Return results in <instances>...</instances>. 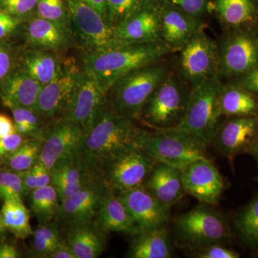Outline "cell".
Instances as JSON below:
<instances>
[{
	"label": "cell",
	"mask_w": 258,
	"mask_h": 258,
	"mask_svg": "<svg viewBox=\"0 0 258 258\" xmlns=\"http://www.w3.org/2000/svg\"><path fill=\"white\" fill-rule=\"evenodd\" d=\"M161 4L171 5L188 14L203 19L210 7V0H157Z\"/></svg>",
	"instance_id": "b9f144b4"
},
{
	"label": "cell",
	"mask_w": 258,
	"mask_h": 258,
	"mask_svg": "<svg viewBox=\"0 0 258 258\" xmlns=\"http://www.w3.org/2000/svg\"><path fill=\"white\" fill-rule=\"evenodd\" d=\"M25 23V40L30 48L60 53L76 42L71 30L37 15Z\"/></svg>",
	"instance_id": "44dd1931"
},
{
	"label": "cell",
	"mask_w": 258,
	"mask_h": 258,
	"mask_svg": "<svg viewBox=\"0 0 258 258\" xmlns=\"http://www.w3.org/2000/svg\"><path fill=\"white\" fill-rule=\"evenodd\" d=\"M96 217V226L103 232H122L132 236L138 233L124 204L108 186Z\"/></svg>",
	"instance_id": "d4e9b609"
},
{
	"label": "cell",
	"mask_w": 258,
	"mask_h": 258,
	"mask_svg": "<svg viewBox=\"0 0 258 258\" xmlns=\"http://www.w3.org/2000/svg\"><path fill=\"white\" fill-rule=\"evenodd\" d=\"M257 180H258V177H257Z\"/></svg>",
	"instance_id": "11a10c76"
},
{
	"label": "cell",
	"mask_w": 258,
	"mask_h": 258,
	"mask_svg": "<svg viewBox=\"0 0 258 258\" xmlns=\"http://www.w3.org/2000/svg\"><path fill=\"white\" fill-rule=\"evenodd\" d=\"M25 136L15 132L0 138V159L8 158L25 142Z\"/></svg>",
	"instance_id": "f6af8a7d"
},
{
	"label": "cell",
	"mask_w": 258,
	"mask_h": 258,
	"mask_svg": "<svg viewBox=\"0 0 258 258\" xmlns=\"http://www.w3.org/2000/svg\"><path fill=\"white\" fill-rule=\"evenodd\" d=\"M181 172L186 194L202 204L218 205L225 184L221 174L210 159L194 161Z\"/></svg>",
	"instance_id": "e0dca14e"
},
{
	"label": "cell",
	"mask_w": 258,
	"mask_h": 258,
	"mask_svg": "<svg viewBox=\"0 0 258 258\" xmlns=\"http://www.w3.org/2000/svg\"><path fill=\"white\" fill-rule=\"evenodd\" d=\"M222 116H258V96L232 82L223 84L220 91Z\"/></svg>",
	"instance_id": "f1b7e54d"
},
{
	"label": "cell",
	"mask_w": 258,
	"mask_h": 258,
	"mask_svg": "<svg viewBox=\"0 0 258 258\" xmlns=\"http://www.w3.org/2000/svg\"><path fill=\"white\" fill-rule=\"evenodd\" d=\"M180 76L196 88L205 81L219 77V45L200 28L179 50Z\"/></svg>",
	"instance_id": "9c48e42d"
},
{
	"label": "cell",
	"mask_w": 258,
	"mask_h": 258,
	"mask_svg": "<svg viewBox=\"0 0 258 258\" xmlns=\"http://www.w3.org/2000/svg\"><path fill=\"white\" fill-rule=\"evenodd\" d=\"M36 15L72 31L69 10L64 0H37Z\"/></svg>",
	"instance_id": "8d00e7d4"
},
{
	"label": "cell",
	"mask_w": 258,
	"mask_h": 258,
	"mask_svg": "<svg viewBox=\"0 0 258 258\" xmlns=\"http://www.w3.org/2000/svg\"><path fill=\"white\" fill-rule=\"evenodd\" d=\"M150 0H106L107 20L113 28Z\"/></svg>",
	"instance_id": "f35d334b"
},
{
	"label": "cell",
	"mask_w": 258,
	"mask_h": 258,
	"mask_svg": "<svg viewBox=\"0 0 258 258\" xmlns=\"http://www.w3.org/2000/svg\"><path fill=\"white\" fill-rule=\"evenodd\" d=\"M166 226L139 232L132 235L128 257L132 258H169L173 248Z\"/></svg>",
	"instance_id": "4316f807"
},
{
	"label": "cell",
	"mask_w": 258,
	"mask_h": 258,
	"mask_svg": "<svg viewBox=\"0 0 258 258\" xmlns=\"http://www.w3.org/2000/svg\"><path fill=\"white\" fill-rule=\"evenodd\" d=\"M149 131L108 106L90 128L83 132L76 159L96 177L122 154L143 150Z\"/></svg>",
	"instance_id": "6da1fadb"
},
{
	"label": "cell",
	"mask_w": 258,
	"mask_h": 258,
	"mask_svg": "<svg viewBox=\"0 0 258 258\" xmlns=\"http://www.w3.org/2000/svg\"><path fill=\"white\" fill-rule=\"evenodd\" d=\"M235 224L244 244L258 247V195L239 214Z\"/></svg>",
	"instance_id": "d6a6232c"
},
{
	"label": "cell",
	"mask_w": 258,
	"mask_h": 258,
	"mask_svg": "<svg viewBox=\"0 0 258 258\" xmlns=\"http://www.w3.org/2000/svg\"><path fill=\"white\" fill-rule=\"evenodd\" d=\"M103 17L107 21L106 0H82Z\"/></svg>",
	"instance_id": "f907efd6"
},
{
	"label": "cell",
	"mask_w": 258,
	"mask_h": 258,
	"mask_svg": "<svg viewBox=\"0 0 258 258\" xmlns=\"http://www.w3.org/2000/svg\"><path fill=\"white\" fill-rule=\"evenodd\" d=\"M32 235L35 252L47 257L62 241L58 227L54 222L41 225Z\"/></svg>",
	"instance_id": "d590c367"
},
{
	"label": "cell",
	"mask_w": 258,
	"mask_h": 258,
	"mask_svg": "<svg viewBox=\"0 0 258 258\" xmlns=\"http://www.w3.org/2000/svg\"><path fill=\"white\" fill-rule=\"evenodd\" d=\"M48 257L51 258H77L72 249L66 242L61 241L51 252Z\"/></svg>",
	"instance_id": "c3c4849f"
},
{
	"label": "cell",
	"mask_w": 258,
	"mask_h": 258,
	"mask_svg": "<svg viewBox=\"0 0 258 258\" xmlns=\"http://www.w3.org/2000/svg\"><path fill=\"white\" fill-rule=\"evenodd\" d=\"M23 23L0 9V40L11 36Z\"/></svg>",
	"instance_id": "7dc6e473"
},
{
	"label": "cell",
	"mask_w": 258,
	"mask_h": 258,
	"mask_svg": "<svg viewBox=\"0 0 258 258\" xmlns=\"http://www.w3.org/2000/svg\"><path fill=\"white\" fill-rule=\"evenodd\" d=\"M14 56L13 52L4 40H0V83L13 74Z\"/></svg>",
	"instance_id": "7bdbcfd3"
},
{
	"label": "cell",
	"mask_w": 258,
	"mask_h": 258,
	"mask_svg": "<svg viewBox=\"0 0 258 258\" xmlns=\"http://www.w3.org/2000/svg\"><path fill=\"white\" fill-rule=\"evenodd\" d=\"M249 153L258 159V139L256 141L255 143H254L253 147L251 148Z\"/></svg>",
	"instance_id": "f5cc1de1"
},
{
	"label": "cell",
	"mask_w": 258,
	"mask_h": 258,
	"mask_svg": "<svg viewBox=\"0 0 258 258\" xmlns=\"http://www.w3.org/2000/svg\"><path fill=\"white\" fill-rule=\"evenodd\" d=\"M28 191L51 184L50 169L37 161L28 170L18 172Z\"/></svg>",
	"instance_id": "60d3db41"
},
{
	"label": "cell",
	"mask_w": 258,
	"mask_h": 258,
	"mask_svg": "<svg viewBox=\"0 0 258 258\" xmlns=\"http://www.w3.org/2000/svg\"><path fill=\"white\" fill-rule=\"evenodd\" d=\"M191 91L180 74L171 71L148 100L141 119L155 130L174 128L184 117Z\"/></svg>",
	"instance_id": "5b68a950"
},
{
	"label": "cell",
	"mask_w": 258,
	"mask_h": 258,
	"mask_svg": "<svg viewBox=\"0 0 258 258\" xmlns=\"http://www.w3.org/2000/svg\"><path fill=\"white\" fill-rule=\"evenodd\" d=\"M41 142L35 139L25 141L16 152L7 158V164L16 172L28 170L38 161Z\"/></svg>",
	"instance_id": "e575fe53"
},
{
	"label": "cell",
	"mask_w": 258,
	"mask_h": 258,
	"mask_svg": "<svg viewBox=\"0 0 258 258\" xmlns=\"http://www.w3.org/2000/svg\"><path fill=\"white\" fill-rule=\"evenodd\" d=\"M64 60L60 52L29 47L20 57V70L44 86L58 75Z\"/></svg>",
	"instance_id": "484cf974"
},
{
	"label": "cell",
	"mask_w": 258,
	"mask_h": 258,
	"mask_svg": "<svg viewBox=\"0 0 258 258\" xmlns=\"http://www.w3.org/2000/svg\"><path fill=\"white\" fill-rule=\"evenodd\" d=\"M82 71L74 58L64 59L58 75L42 87L35 111L46 118L63 115Z\"/></svg>",
	"instance_id": "4fadbf2b"
},
{
	"label": "cell",
	"mask_w": 258,
	"mask_h": 258,
	"mask_svg": "<svg viewBox=\"0 0 258 258\" xmlns=\"http://www.w3.org/2000/svg\"><path fill=\"white\" fill-rule=\"evenodd\" d=\"M28 190L18 172H0V200L5 201H23Z\"/></svg>",
	"instance_id": "74e56055"
},
{
	"label": "cell",
	"mask_w": 258,
	"mask_h": 258,
	"mask_svg": "<svg viewBox=\"0 0 258 258\" xmlns=\"http://www.w3.org/2000/svg\"><path fill=\"white\" fill-rule=\"evenodd\" d=\"M108 106V91L83 69L62 118L80 125L85 132Z\"/></svg>",
	"instance_id": "8fae6325"
},
{
	"label": "cell",
	"mask_w": 258,
	"mask_h": 258,
	"mask_svg": "<svg viewBox=\"0 0 258 258\" xmlns=\"http://www.w3.org/2000/svg\"><path fill=\"white\" fill-rule=\"evenodd\" d=\"M143 150L156 162L181 171L194 161L209 159L206 148L173 128L149 132Z\"/></svg>",
	"instance_id": "ba28073f"
},
{
	"label": "cell",
	"mask_w": 258,
	"mask_h": 258,
	"mask_svg": "<svg viewBox=\"0 0 258 258\" xmlns=\"http://www.w3.org/2000/svg\"><path fill=\"white\" fill-rule=\"evenodd\" d=\"M37 0H0V9L25 23L37 14Z\"/></svg>",
	"instance_id": "ab89813d"
},
{
	"label": "cell",
	"mask_w": 258,
	"mask_h": 258,
	"mask_svg": "<svg viewBox=\"0 0 258 258\" xmlns=\"http://www.w3.org/2000/svg\"><path fill=\"white\" fill-rule=\"evenodd\" d=\"M174 52L164 42L126 44L99 53H83V69L107 91L118 79L134 70L160 60Z\"/></svg>",
	"instance_id": "7a4b0ae2"
},
{
	"label": "cell",
	"mask_w": 258,
	"mask_h": 258,
	"mask_svg": "<svg viewBox=\"0 0 258 258\" xmlns=\"http://www.w3.org/2000/svg\"><path fill=\"white\" fill-rule=\"evenodd\" d=\"M170 72L161 60L131 71L110 88V107L130 119H141L148 100Z\"/></svg>",
	"instance_id": "3957f363"
},
{
	"label": "cell",
	"mask_w": 258,
	"mask_h": 258,
	"mask_svg": "<svg viewBox=\"0 0 258 258\" xmlns=\"http://www.w3.org/2000/svg\"><path fill=\"white\" fill-rule=\"evenodd\" d=\"M218 45L220 79H235L258 66V33L255 28L228 30Z\"/></svg>",
	"instance_id": "30bf717a"
},
{
	"label": "cell",
	"mask_w": 258,
	"mask_h": 258,
	"mask_svg": "<svg viewBox=\"0 0 258 258\" xmlns=\"http://www.w3.org/2000/svg\"><path fill=\"white\" fill-rule=\"evenodd\" d=\"M157 162L142 149L122 154L103 169L101 177L118 192L144 186Z\"/></svg>",
	"instance_id": "7c38bea8"
},
{
	"label": "cell",
	"mask_w": 258,
	"mask_h": 258,
	"mask_svg": "<svg viewBox=\"0 0 258 258\" xmlns=\"http://www.w3.org/2000/svg\"><path fill=\"white\" fill-rule=\"evenodd\" d=\"M58 194L52 184L32 190L30 207L41 225L50 222L58 211Z\"/></svg>",
	"instance_id": "1f68e13d"
},
{
	"label": "cell",
	"mask_w": 258,
	"mask_h": 258,
	"mask_svg": "<svg viewBox=\"0 0 258 258\" xmlns=\"http://www.w3.org/2000/svg\"><path fill=\"white\" fill-rule=\"evenodd\" d=\"M0 215L5 229L17 238L25 239L33 234L30 212L23 201H5Z\"/></svg>",
	"instance_id": "4dcf8cb0"
},
{
	"label": "cell",
	"mask_w": 258,
	"mask_h": 258,
	"mask_svg": "<svg viewBox=\"0 0 258 258\" xmlns=\"http://www.w3.org/2000/svg\"><path fill=\"white\" fill-rule=\"evenodd\" d=\"M16 132L15 123L8 115L0 114V138Z\"/></svg>",
	"instance_id": "681fc988"
},
{
	"label": "cell",
	"mask_w": 258,
	"mask_h": 258,
	"mask_svg": "<svg viewBox=\"0 0 258 258\" xmlns=\"http://www.w3.org/2000/svg\"><path fill=\"white\" fill-rule=\"evenodd\" d=\"M7 230L5 229L4 224H3V220H2L1 215H0V238L5 235Z\"/></svg>",
	"instance_id": "db71d44e"
},
{
	"label": "cell",
	"mask_w": 258,
	"mask_h": 258,
	"mask_svg": "<svg viewBox=\"0 0 258 258\" xmlns=\"http://www.w3.org/2000/svg\"><path fill=\"white\" fill-rule=\"evenodd\" d=\"M231 82L258 96V66L249 72L232 79Z\"/></svg>",
	"instance_id": "bcb514c9"
},
{
	"label": "cell",
	"mask_w": 258,
	"mask_h": 258,
	"mask_svg": "<svg viewBox=\"0 0 258 258\" xmlns=\"http://www.w3.org/2000/svg\"><path fill=\"white\" fill-rule=\"evenodd\" d=\"M2 101L6 107L25 108L35 111L43 86L24 71L13 72L1 83Z\"/></svg>",
	"instance_id": "603a6c76"
},
{
	"label": "cell",
	"mask_w": 258,
	"mask_h": 258,
	"mask_svg": "<svg viewBox=\"0 0 258 258\" xmlns=\"http://www.w3.org/2000/svg\"><path fill=\"white\" fill-rule=\"evenodd\" d=\"M20 257L18 250L9 244H0V258H17Z\"/></svg>",
	"instance_id": "816d5d0a"
},
{
	"label": "cell",
	"mask_w": 258,
	"mask_h": 258,
	"mask_svg": "<svg viewBox=\"0 0 258 258\" xmlns=\"http://www.w3.org/2000/svg\"><path fill=\"white\" fill-rule=\"evenodd\" d=\"M159 5L161 41L174 52H178L200 28H203V20L175 7L160 3Z\"/></svg>",
	"instance_id": "ffe728a7"
},
{
	"label": "cell",
	"mask_w": 258,
	"mask_h": 258,
	"mask_svg": "<svg viewBox=\"0 0 258 258\" xmlns=\"http://www.w3.org/2000/svg\"><path fill=\"white\" fill-rule=\"evenodd\" d=\"M83 132L74 122L64 118L57 120L45 132L38 161L50 170L60 161L76 157Z\"/></svg>",
	"instance_id": "9a60e30c"
},
{
	"label": "cell",
	"mask_w": 258,
	"mask_h": 258,
	"mask_svg": "<svg viewBox=\"0 0 258 258\" xmlns=\"http://www.w3.org/2000/svg\"><path fill=\"white\" fill-rule=\"evenodd\" d=\"M104 232L90 223L71 226L66 242L77 258H96L104 251Z\"/></svg>",
	"instance_id": "f546056e"
},
{
	"label": "cell",
	"mask_w": 258,
	"mask_h": 258,
	"mask_svg": "<svg viewBox=\"0 0 258 258\" xmlns=\"http://www.w3.org/2000/svg\"><path fill=\"white\" fill-rule=\"evenodd\" d=\"M107 189L103 179L94 180L74 196L60 200L57 216L70 227L90 223L96 216Z\"/></svg>",
	"instance_id": "d6986e66"
},
{
	"label": "cell",
	"mask_w": 258,
	"mask_h": 258,
	"mask_svg": "<svg viewBox=\"0 0 258 258\" xmlns=\"http://www.w3.org/2000/svg\"><path fill=\"white\" fill-rule=\"evenodd\" d=\"M174 228L180 242L195 250L223 243L230 235L225 217L206 204L177 217Z\"/></svg>",
	"instance_id": "52a82bcc"
},
{
	"label": "cell",
	"mask_w": 258,
	"mask_h": 258,
	"mask_svg": "<svg viewBox=\"0 0 258 258\" xmlns=\"http://www.w3.org/2000/svg\"><path fill=\"white\" fill-rule=\"evenodd\" d=\"M11 111L14 118L16 132L42 142L46 130H44L42 127L40 118L41 116L29 108H13Z\"/></svg>",
	"instance_id": "836d02e7"
},
{
	"label": "cell",
	"mask_w": 258,
	"mask_h": 258,
	"mask_svg": "<svg viewBox=\"0 0 258 258\" xmlns=\"http://www.w3.org/2000/svg\"><path fill=\"white\" fill-rule=\"evenodd\" d=\"M50 173L51 184L57 190L60 200L74 196L100 178L90 172L76 157L57 163Z\"/></svg>",
	"instance_id": "cb8c5ba5"
},
{
	"label": "cell",
	"mask_w": 258,
	"mask_h": 258,
	"mask_svg": "<svg viewBox=\"0 0 258 258\" xmlns=\"http://www.w3.org/2000/svg\"><path fill=\"white\" fill-rule=\"evenodd\" d=\"M199 258H238L240 254L222 244H215L198 249L195 254Z\"/></svg>",
	"instance_id": "ee69618b"
},
{
	"label": "cell",
	"mask_w": 258,
	"mask_h": 258,
	"mask_svg": "<svg viewBox=\"0 0 258 258\" xmlns=\"http://www.w3.org/2000/svg\"><path fill=\"white\" fill-rule=\"evenodd\" d=\"M138 232L166 226L171 208L158 201L144 186L117 194Z\"/></svg>",
	"instance_id": "ac0fdd59"
},
{
	"label": "cell",
	"mask_w": 258,
	"mask_h": 258,
	"mask_svg": "<svg viewBox=\"0 0 258 258\" xmlns=\"http://www.w3.org/2000/svg\"><path fill=\"white\" fill-rule=\"evenodd\" d=\"M258 139V116L228 117L219 123L212 143L223 157L249 153Z\"/></svg>",
	"instance_id": "5bb4252c"
},
{
	"label": "cell",
	"mask_w": 258,
	"mask_h": 258,
	"mask_svg": "<svg viewBox=\"0 0 258 258\" xmlns=\"http://www.w3.org/2000/svg\"><path fill=\"white\" fill-rule=\"evenodd\" d=\"M144 186L158 201L170 208L186 194L181 170L161 163H157Z\"/></svg>",
	"instance_id": "7402d4cb"
},
{
	"label": "cell",
	"mask_w": 258,
	"mask_h": 258,
	"mask_svg": "<svg viewBox=\"0 0 258 258\" xmlns=\"http://www.w3.org/2000/svg\"><path fill=\"white\" fill-rule=\"evenodd\" d=\"M214 8L227 30L255 28L258 23L256 0H214Z\"/></svg>",
	"instance_id": "83f0119b"
},
{
	"label": "cell",
	"mask_w": 258,
	"mask_h": 258,
	"mask_svg": "<svg viewBox=\"0 0 258 258\" xmlns=\"http://www.w3.org/2000/svg\"><path fill=\"white\" fill-rule=\"evenodd\" d=\"M222 86L220 78L216 77L193 88L184 117L173 128L207 149L212 143L222 117L220 105Z\"/></svg>",
	"instance_id": "277c9868"
},
{
	"label": "cell",
	"mask_w": 258,
	"mask_h": 258,
	"mask_svg": "<svg viewBox=\"0 0 258 258\" xmlns=\"http://www.w3.org/2000/svg\"><path fill=\"white\" fill-rule=\"evenodd\" d=\"M69 10L75 42L83 53H99L126 45L106 19L82 0H64Z\"/></svg>",
	"instance_id": "8992f818"
},
{
	"label": "cell",
	"mask_w": 258,
	"mask_h": 258,
	"mask_svg": "<svg viewBox=\"0 0 258 258\" xmlns=\"http://www.w3.org/2000/svg\"><path fill=\"white\" fill-rule=\"evenodd\" d=\"M116 37L127 44L161 41L160 8L157 0H150L115 26Z\"/></svg>",
	"instance_id": "2e32d148"
}]
</instances>
